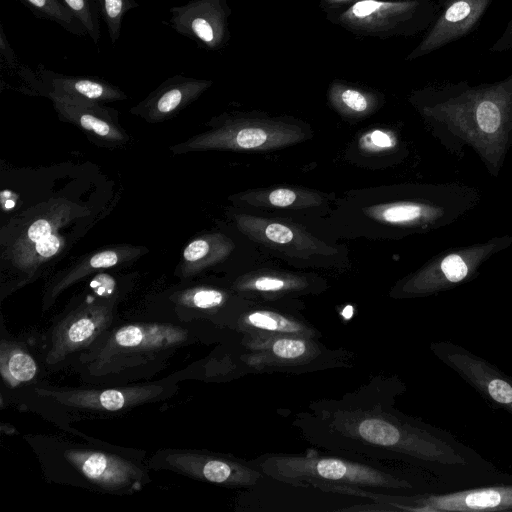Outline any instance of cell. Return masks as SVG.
<instances>
[{
  "mask_svg": "<svg viewBox=\"0 0 512 512\" xmlns=\"http://www.w3.org/2000/svg\"><path fill=\"white\" fill-rule=\"evenodd\" d=\"M57 454L66 468H71L80 480L88 483V488L127 495L140 490L149 481L143 464L109 449L72 444L58 448Z\"/></svg>",
  "mask_w": 512,
  "mask_h": 512,
  "instance_id": "5b68a950",
  "label": "cell"
},
{
  "mask_svg": "<svg viewBox=\"0 0 512 512\" xmlns=\"http://www.w3.org/2000/svg\"><path fill=\"white\" fill-rule=\"evenodd\" d=\"M361 0H321L325 10L328 12L339 10Z\"/></svg>",
  "mask_w": 512,
  "mask_h": 512,
  "instance_id": "836d02e7",
  "label": "cell"
},
{
  "mask_svg": "<svg viewBox=\"0 0 512 512\" xmlns=\"http://www.w3.org/2000/svg\"><path fill=\"white\" fill-rule=\"evenodd\" d=\"M441 270L451 282H458L467 274L465 262L456 254H451L442 261Z\"/></svg>",
  "mask_w": 512,
  "mask_h": 512,
  "instance_id": "f546056e",
  "label": "cell"
},
{
  "mask_svg": "<svg viewBox=\"0 0 512 512\" xmlns=\"http://www.w3.org/2000/svg\"><path fill=\"white\" fill-rule=\"evenodd\" d=\"M364 215L381 226L402 225L419 219L422 209L412 203H381L366 207Z\"/></svg>",
  "mask_w": 512,
  "mask_h": 512,
  "instance_id": "484cf974",
  "label": "cell"
},
{
  "mask_svg": "<svg viewBox=\"0 0 512 512\" xmlns=\"http://www.w3.org/2000/svg\"><path fill=\"white\" fill-rule=\"evenodd\" d=\"M62 120L70 122L98 140L123 144L128 136L117 123L115 111L103 104L46 94Z\"/></svg>",
  "mask_w": 512,
  "mask_h": 512,
  "instance_id": "e0dca14e",
  "label": "cell"
},
{
  "mask_svg": "<svg viewBox=\"0 0 512 512\" xmlns=\"http://www.w3.org/2000/svg\"><path fill=\"white\" fill-rule=\"evenodd\" d=\"M37 18L52 21L67 32L77 35H87L81 23L74 17L61 0H19Z\"/></svg>",
  "mask_w": 512,
  "mask_h": 512,
  "instance_id": "d4e9b609",
  "label": "cell"
},
{
  "mask_svg": "<svg viewBox=\"0 0 512 512\" xmlns=\"http://www.w3.org/2000/svg\"><path fill=\"white\" fill-rule=\"evenodd\" d=\"M234 249L235 243L222 233L199 236L189 242L183 250L181 273L184 277L194 276L224 261Z\"/></svg>",
  "mask_w": 512,
  "mask_h": 512,
  "instance_id": "7402d4cb",
  "label": "cell"
},
{
  "mask_svg": "<svg viewBox=\"0 0 512 512\" xmlns=\"http://www.w3.org/2000/svg\"><path fill=\"white\" fill-rule=\"evenodd\" d=\"M72 213V206L69 203L56 202L35 218L24 228L11 247L14 265L25 272H33L56 256L65 244L59 230L69 222Z\"/></svg>",
  "mask_w": 512,
  "mask_h": 512,
  "instance_id": "7c38bea8",
  "label": "cell"
},
{
  "mask_svg": "<svg viewBox=\"0 0 512 512\" xmlns=\"http://www.w3.org/2000/svg\"><path fill=\"white\" fill-rule=\"evenodd\" d=\"M232 330L260 337H321V332L300 313L299 307L276 303L251 302Z\"/></svg>",
  "mask_w": 512,
  "mask_h": 512,
  "instance_id": "5bb4252c",
  "label": "cell"
},
{
  "mask_svg": "<svg viewBox=\"0 0 512 512\" xmlns=\"http://www.w3.org/2000/svg\"><path fill=\"white\" fill-rule=\"evenodd\" d=\"M152 465L229 488L253 487L265 477L252 460L208 451L163 450L151 460Z\"/></svg>",
  "mask_w": 512,
  "mask_h": 512,
  "instance_id": "8992f818",
  "label": "cell"
},
{
  "mask_svg": "<svg viewBox=\"0 0 512 512\" xmlns=\"http://www.w3.org/2000/svg\"><path fill=\"white\" fill-rule=\"evenodd\" d=\"M189 339L188 331L179 326L158 323L127 324L107 331L89 353L84 354L90 372L98 376L113 368L136 365V360H152L173 352Z\"/></svg>",
  "mask_w": 512,
  "mask_h": 512,
  "instance_id": "3957f363",
  "label": "cell"
},
{
  "mask_svg": "<svg viewBox=\"0 0 512 512\" xmlns=\"http://www.w3.org/2000/svg\"><path fill=\"white\" fill-rule=\"evenodd\" d=\"M238 361L246 372L303 374L353 366L354 354L331 349L319 338L241 335Z\"/></svg>",
  "mask_w": 512,
  "mask_h": 512,
  "instance_id": "7a4b0ae2",
  "label": "cell"
},
{
  "mask_svg": "<svg viewBox=\"0 0 512 512\" xmlns=\"http://www.w3.org/2000/svg\"><path fill=\"white\" fill-rule=\"evenodd\" d=\"M234 221L250 240L294 260H323L339 252L294 222L245 213L236 214Z\"/></svg>",
  "mask_w": 512,
  "mask_h": 512,
  "instance_id": "9c48e42d",
  "label": "cell"
},
{
  "mask_svg": "<svg viewBox=\"0 0 512 512\" xmlns=\"http://www.w3.org/2000/svg\"><path fill=\"white\" fill-rule=\"evenodd\" d=\"M0 60L2 68L14 69L19 65L17 54L8 41L2 26L0 28Z\"/></svg>",
  "mask_w": 512,
  "mask_h": 512,
  "instance_id": "4dcf8cb0",
  "label": "cell"
},
{
  "mask_svg": "<svg viewBox=\"0 0 512 512\" xmlns=\"http://www.w3.org/2000/svg\"><path fill=\"white\" fill-rule=\"evenodd\" d=\"M512 48V18L508 23L503 35L492 47L493 51H503Z\"/></svg>",
  "mask_w": 512,
  "mask_h": 512,
  "instance_id": "d6a6232c",
  "label": "cell"
},
{
  "mask_svg": "<svg viewBox=\"0 0 512 512\" xmlns=\"http://www.w3.org/2000/svg\"><path fill=\"white\" fill-rule=\"evenodd\" d=\"M39 80L47 88L48 93L71 97L95 103L121 101L126 94L117 86L104 79L90 76H71L46 69L40 65Z\"/></svg>",
  "mask_w": 512,
  "mask_h": 512,
  "instance_id": "d6986e66",
  "label": "cell"
},
{
  "mask_svg": "<svg viewBox=\"0 0 512 512\" xmlns=\"http://www.w3.org/2000/svg\"><path fill=\"white\" fill-rule=\"evenodd\" d=\"M496 100L490 97L480 99L476 107L478 126L487 133L495 132L500 126L501 112Z\"/></svg>",
  "mask_w": 512,
  "mask_h": 512,
  "instance_id": "f1b7e54d",
  "label": "cell"
},
{
  "mask_svg": "<svg viewBox=\"0 0 512 512\" xmlns=\"http://www.w3.org/2000/svg\"><path fill=\"white\" fill-rule=\"evenodd\" d=\"M0 371L11 387L31 382L37 375L38 366L33 356L19 345L2 341Z\"/></svg>",
  "mask_w": 512,
  "mask_h": 512,
  "instance_id": "cb8c5ba5",
  "label": "cell"
},
{
  "mask_svg": "<svg viewBox=\"0 0 512 512\" xmlns=\"http://www.w3.org/2000/svg\"><path fill=\"white\" fill-rule=\"evenodd\" d=\"M328 100L341 116L351 119L368 117L380 105V98L374 92L339 81L329 86Z\"/></svg>",
  "mask_w": 512,
  "mask_h": 512,
  "instance_id": "603a6c76",
  "label": "cell"
},
{
  "mask_svg": "<svg viewBox=\"0 0 512 512\" xmlns=\"http://www.w3.org/2000/svg\"><path fill=\"white\" fill-rule=\"evenodd\" d=\"M490 0H450L433 27L407 60L422 57L464 36L479 21Z\"/></svg>",
  "mask_w": 512,
  "mask_h": 512,
  "instance_id": "ac0fdd59",
  "label": "cell"
},
{
  "mask_svg": "<svg viewBox=\"0 0 512 512\" xmlns=\"http://www.w3.org/2000/svg\"><path fill=\"white\" fill-rule=\"evenodd\" d=\"M143 253L141 247L123 245L88 254L51 284L44 298V306L49 307L62 291L89 274L129 262Z\"/></svg>",
  "mask_w": 512,
  "mask_h": 512,
  "instance_id": "ffe728a7",
  "label": "cell"
},
{
  "mask_svg": "<svg viewBox=\"0 0 512 512\" xmlns=\"http://www.w3.org/2000/svg\"><path fill=\"white\" fill-rule=\"evenodd\" d=\"M115 312L112 299H89L67 312L55 325L46 362L55 365L94 345L110 328Z\"/></svg>",
  "mask_w": 512,
  "mask_h": 512,
  "instance_id": "ba28073f",
  "label": "cell"
},
{
  "mask_svg": "<svg viewBox=\"0 0 512 512\" xmlns=\"http://www.w3.org/2000/svg\"><path fill=\"white\" fill-rule=\"evenodd\" d=\"M100 17L104 20L110 41L114 44L120 37L125 14L139 7L136 0H93Z\"/></svg>",
  "mask_w": 512,
  "mask_h": 512,
  "instance_id": "4316f807",
  "label": "cell"
},
{
  "mask_svg": "<svg viewBox=\"0 0 512 512\" xmlns=\"http://www.w3.org/2000/svg\"><path fill=\"white\" fill-rule=\"evenodd\" d=\"M231 199L253 207L302 210L323 205L326 197L319 191L304 187L275 186L251 189Z\"/></svg>",
  "mask_w": 512,
  "mask_h": 512,
  "instance_id": "44dd1931",
  "label": "cell"
},
{
  "mask_svg": "<svg viewBox=\"0 0 512 512\" xmlns=\"http://www.w3.org/2000/svg\"><path fill=\"white\" fill-rule=\"evenodd\" d=\"M392 511L500 510L512 507V488H490L445 496L393 495Z\"/></svg>",
  "mask_w": 512,
  "mask_h": 512,
  "instance_id": "2e32d148",
  "label": "cell"
},
{
  "mask_svg": "<svg viewBox=\"0 0 512 512\" xmlns=\"http://www.w3.org/2000/svg\"><path fill=\"white\" fill-rule=\"evenodd\" d=\"M307 133L282 118L231 116L213 129L171 148L175 153L204 150L269 151L297 144Z\"/></svg>",
  "mask_w": 512,
  "mask_h": 512,
  "instance_id": "277c9868",
  "label": "cell"
},
{
  "mask_svg": "<svg viewBox=\"0 0 512 512\" xmlns=\"http://www.w3.org/2000/svg\"><path fill=\"white\" fill-rule=\"evenodd\" d=\"M41 399L74 411L116 413L167 397L174 390L168 384H147L101 389L36 387Z\"/></svg>",
  "mask_w": 512,
  "mask_h": 512,
  "instance_id": "52a82bcc",
  "label": "cell"
},
{
  "mask_svg": "<svg viewBox=\"0 0 512 512\" xmlns=\"http://www.w3.org/2000/svg\"><path fill=\"white\" fill-rule=\"evenodd\" d=\"M169 25L208 51L222 49L230 38L231 8L227 0H190L171 7Z\"/></svg>",
  "mask_w": 512,
  "mask_h": 512,
  "instance_id": "4fadbf2b",
  "label": "cell"
},
{
  "mask_svg": "<svg viewBox=\"0 0 512 512\" xmlns=\"http://www.w3.org/2000/svg\"><path fill=\"white\" fill-rule=\"evenodd\" d=\"M212 80L175 75L166 79L130 112L150 123L169 119L198 99Z\"/></svg>",
  "mask_w": 512,
  "mask_h": 512,
  "instance_id": "9a60e30c",
  "label": "cell"
},
{
  "mask_svg": "<svg viewBox=\"0 0 512 512\" xmlns=\"http://www.w3.org/2000/svg\"><path fill=\"white\" fill-rule=\"evenodd\" d=\"M252 461L265 477L274 481L294 486H313L323 491L333 487L383 492L411 488L408 480L379 462L328 451L267 453Z\"/></svg>",
  "mask_w": 512,
  "mask_h": 512,
  "instance_id": "6da1fadb",
  "label": "cell"
},
{
  "mask_svg": "<svg viewBox=\"0 0 512 512\" xmlns=\"http://www.w3.org/2000/svg\"><path fill=\"white\" fill-rule=\"evenodd\" d=\"M326 288V281L317 275L267 268L242 274L230 286L233 292L251 302L286 305Z\"/></svg>",
  "mask_w": 512,
  "mask_h": 512,
  "instance_id": "8fae6325",
  "label": "cell"
},
{
  "mask_svg": "<svg viewBox=\"0 0 512 512\" xmlns=\"http://www.w3.org/2000/svg\"><path fill=\"white\" fill-rule=\"evenodd\" d=\"M420 8L418 0H361L327 15L353 34L386 38L404 34Z\"/></svg>",
  "mask_w": 512,
  "mask_h": 512,
  "instance_id": "30bf717a",
  "label": "cell"
},
{
  "mask_svg": "<svg viewBox=\"0 0 512 512\" xmlns=\"http://www.w3.org/2000/svg\"><path fill=\"white\" fill-rule=\"evenodd\" d=\"M488 392L499 403L508 404L512 402V387L503 380L494 379L490 381Z\"/></svg>",
  "mask_w": 512,
  "mask_h": 512,
  "instance_id": "1f68e13d",
  "label": "cell"
},
{
  "mask_svg": "<svg viewBox=\"0 0 512 512\" xmlns=\"http://www.w3.org/2000/svg\"><path fill=\"white\" fill-rule=\"evenodd\" d=\"M81 23L95 45L100 40V13L93 0H61Z\"/></svg>",
  "mask_w": 512,
  "mask_h": 512,
  "instance_id": "83f0119b",
  "label": "cell"
},
{
  "mask_svg": "<svg viewBox=\"0 0 512 512\" xmlns=\"http://www.w3.org/2000/svg\"><path fill=\"white\" fill-rule=\"evenodd\" d=\"M371 141H373L378 148H387L393 144L388 134L379 131H375L371 134Z\"/></svg>",
  "mask_w": 512,
  "mask_h": 512,
  "instance_id": "e575fe53",
  "label": "cell"
}]
</instances>
